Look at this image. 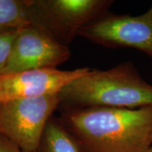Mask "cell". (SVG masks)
Segmentation results:
<instances>
[{"label": "cell", "instance_id": "cell-1", "mask_svg": "<svg viewBox=\"0 0 152 152\" xmlns=\"http://www.w3.org/2000/svg\"><path fill=\"white\" fill-rule=\"evenodd\" d=\"M59 121L80 152H149L152 106L64 109Z\"/></svg>", "mask_w": 152, "mask_h": 152}, {"label": "cell", "instance_id": "cell-2", "mask_svg": "<svg viewBox=\"0 0 152 152\" xmlns=\"http://www.w3.org/2000/svg\"><path fill=\"white\" fill-rule=\"evenodd\" d=\"M65 109L108 107L139 109L152 106V85L131 62L108 70H90L60 92Z\"/></svg>", "mask_w": 152, "mask_h": 152}, {"label": "cell", "instance_id": "cell-3", "mask_svg": "<svg viewBox=\"0 0 152 152\" xmlns=\"http://www.w3.org/2000/svg\"><path fill=\"white\" fill-rule=\"evenodd\" d=\"M61 103L60 93L0 102V136L25 152H36L47 123Z\"/></svg>", "mask_w": 152, "mask_h": 152}, {"label": "cell", "instance_id": "cell-4", "mask_svg": "<svg viewBox=\"0 0 152 152\" xmlns=\"http://www.w3.org/2000/svg\"><path fill=\"white\" fill-rule=\"evenodd\" d=\"M111 0H30L32 23L68 47L83 28L107 13Z\"/></svg>", "mask_w": 152, "mask_h": 152}, {"label": "cell", "instance_id": "cell-5", "mask_svg": "<svg viewBox=\"0 0 152 152\" xmlns=\"http://www.w3.org/2000/svg\"><path fill=\"white\" fill-rule=\"evenodd\" d=\"M78 36L109 48H132L152 58V4L137 16L104 14L87 25Z\"/></svg>", "mask_w": 152, "mask_h": 152}, {"label": "cell", "instance_id": "cell-6", "mask_svg": "<svg viewBox=\"0 0 152 152\" xmlns=\"http://www.w3.org/2000/svg\"><path fill=\"white\" fill-rule=\"evenodd\" d=\"M71 55L69 47L37 25L18 30L7 66L1 74L40 68H56Z\"/></svg>", "mask_w": 152, "mask_h": 152}, {"label": "cell", "instance_id": "cell-7", "mask_svg": "<svg viewBox=\"0 0 152 152\" xmlns=\"http://www.w3.org/2000/svg\"><path fill=\"white\" fill-rule=\"evenodd\" d=\"M90 70L70 71L40 68L0 75V102L58 94L66 86Z\"/></svg>", "mask_w": 152, "mask_h": 152}, {"label": "cell", "instance_id": "cell-8", "mask_svg": "<svg viewBox=\"0 0 152 152\" xmlns=\"http://www.w3.org/2000/svg\"><path fill=\"white\" fill-rule=\"evenodd\" d=\"M36 152H80L77 144L61 123L51 118Z\"/></svg>", "mask_w": 152, "mask_h": 152}, {"label": "cell", "instance_id": "cell-9", "mask_svg": "<svg viewBox=\"0 0 152 152\" xmlns=\"http://www.w3.org/2000/svg\"><path fill=\"white\" fill-rule=\"evenodd\" d=\"M31 23L30 0H0V33L19 30Z\"/></svg>", "mask_w": 152, "mask_h": 152}, {"label": "cell", "instance_id": "cell-10", "mask_svg": "<svg viewBox=\"0 0 152 152\" xmlns=\"http://www.w3.org/2000/svg\"><path fill=\"white\" fill-rule=\"evenodd\" d=\"M18 30L0 33V75L2 73L8 62L13 43Z\"/></svg>", "mask_w": 152, "mask_h": 152}, {"label": "cell", "instance_id": "cell-11", "mask_svg": "<svg viewBox=\"0 0 152 152\" xmlns=\"http://www.w3.org/2000/svg\"><path fill=\"white\" fill-rule=\"evenodd\" d=\"M0 152H25L11 142L9 140L0 136Z\"/></svg>", "mask_w": 152, "mask_h": 152}, {"label": "cell", "instance_id": "cell-12", "mask_svg": "<svg viewBox=\"0 0 152 152\" xmlns=\"http://www.w3.org/2000/svg\"><path fill=\"white\" fill-rule=\"evenodd\" d=\"M149 152H152V145H151V149H150V151Z\"/></svg>", "mask_w": 152, "mask_h": 152}]
</instances>
